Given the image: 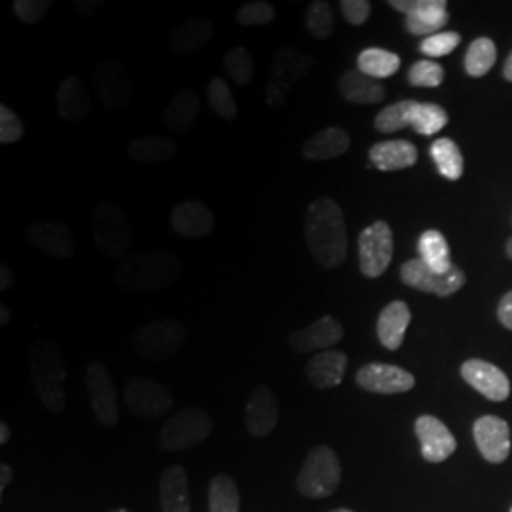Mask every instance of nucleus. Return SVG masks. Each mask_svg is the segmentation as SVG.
<instances>
[{
  "instance_id": "1",
  "label": "nucleus",
  "mask_w": 512,
  "mask_h": 512,
  "mask_svg": "<svg viewBox=\"0 0 512 512\" xmlns=\"http://www.w3.org/2000/svg\"><path fill=\"white\" fill-rule=\"evenodd\" d=\"M306 245L311 256L327 270L338 268L348 256V230L342 207L332 198L310 203L304 222Z\"/></svg>"
},
{
  "instance_id": "2",
  "label": "nucleus",
  "mask_w": 512,
  "mask_h": 512,
  "mask_svg": "<svg viewBox=\"0 0 512 512\" xmlns=\"http://www.w3.org/2000/svg\"><path fill=\"white\" fill-rule=\"evenodd\" d=\"M183 272L179 256L165 249H150L124 256L114 268L112 277L120 289L139 293L173 287L181 281Z\"/></svg>"
},
{
  "instance_id": "3",
  "label": "nucleus",
  "mask_w": 512,
  "mask_h": 512,
  "mask_svg": "<svg viewBox=\"0 0 512 512\" xmlns=\"http://www.w3.org/2000/svg\"><path fill=\"white\" fill-rule=\"evenodd\" d=\"M31 378L44 408L59 416L67 406V370L59 348L52 340H38L31 349Z\"/></svg>"
},
{
  "instance_id": "4",
  "label": "nucleus",
  "mask_w": 512,
  "mask_h": 512,
  "mask_svg": "<svg viewBox=\"0 0 512 512\" xmlns=\"http://www.w3.org/2000/svg\"><path fill=\"white\" fill-rule=\"evenodd\" d=\"M342 482V465L330 446H315L304 459L296 476L298 492L308 499H325L338 490Z\"/></svg>"
},
{
  "instance_id": "5",
  "label": "nucleus",
  "mask_w": 512,
  "mask_h": 512,
  "mask_svg": "<svg viewBox=\"0 0 512 512\" xmlns=\"http://www.w3.org/2000/svg\"><path fill=\"white\" fill-rule=\"evenodd\" d=\"M186 338L188 332L181 321L160 319L135 330L131 348L145 361H165L183 348Z\"/></svg>"
},
{
  "instance_id": "6",
  "label": "nucleus",
  "mask_w": 512,
  "mask_h": 512,
  "mask_svg": "<svg viewBox=\"0 0 512 512\" xmlns=\"http://www.w3.org/2000/svg\"><path fill=\"white\" fill-rule=\"evenodd\" d=\"M131 222L118 203L101 202L93 209V243L109 258H124L131 247Z\"/></svg>"
},
{
  "instance_id": "7",
  "label": "nucleus",
  "mask_w": 512,
  "mask_h": 512,
  "mask_svg": "<svg viewBox=\"0 0 512 512\" xmlns=\"http://www.w3.org/2000/svg\"><path fill=\"white\" fill-rule=\"evenodd\" d=\"M213 431L211 416L200 408H183L165 421L160 429V448L165 452H183L202 444Z\"/></svg>"
},
{
  "instance_id": "8",
  "label": "nucleus",
  "mask_w": 512,
  "mask_h": 512,
  "mask_svg": "<svg viewBox=\"0 0 512 512\" xmlns=\"http://www.w3.org/2000/svg\"><path fill=\"white\" fill-rule=\"evenodd\" d=\"M315 61L311 55L294 48H281L274 59V74L264 90L268 107H283L287 92L311 73Z\"/></svg>"
},
{
  "instance_id": "9",
  "label": "nucleus",
  "mask_w": 512,
  "mask_h": 512,
  "mask_svg": "<svg viewBox=\"0 0 512 512\" xmlns=\"http://www.w3.org/2000/svg\"><path fill=\"white\" fill-rule=\"evenodd\" d=\"M393 260V230L385 220H376L359 236V268L365 277L385 274Z\"/></svg>"
},
{
  "instance_id": "10",
  "label": "nucleus",
  "mask_w": 512,
  "mask_h": 512,
  "mask_svg": "<svg viewBox=\"0 0 512 512\" xmlns=\"http://www.w3.org/2000/svg\"><path fill=\"white\" fill-rule=\"evenodd\" d=\"M124 404L129 412L143 420H156L173 408L169 389L150 378H133L124 389Z\"/></svg>"
},
{
  "instance_id": "11",
  "label": "nucleus",
  "mask_w": 512,
  "mask_h": 512,
  "mask_svg": "<svg viewBox=\"0 0 512 512\" xmlns=\"http://www.w3.org/2000/svg\"><path fill=\"white\" fill-rule=\"evenodd\" d=\"M401 279L406 287H412L420 293L435 294L446 298L450 294L458 293L465 285V274L459 266H454L446 274L433 272L420 258H412L401 266Z\"/></svg>"
},
{
  "instance_id": "12",
  "label": "nucleus",
  "mask_w": 512,
  "mask_h": 512,
  "mask_svg": "<svg viewBox=\"0 0 512 512\" xmlns=\"http://www.w3.org/2000/svg\"><path fill=\"white\" fill-rule=\"evenodd\" d=\"M86 389L92 403L93 414L105 427H116L120 421L116 387L110 378L107 366L92 361L86 366Z\"/></svg>"
},
{
  "instance_id": "13",
  "label": "nucleus",
  "mask_w": 512,
  "mask_h": 512,
  "mask_svg": "<svg viewBox=\"0 0 512 512\" xmlns=\"http://www.w3.org/2000/svg\"><path fill=\"white\" fill-rule=\"evenodd\" d=\"M93 84L105 109L122 110L131 103L133 88L129 82L128 71L120 61H101L93 71Z\"/></svg>"
},
{
  "instance_id": "14",
  "label": "nucleus",
  "mask_w": 512,
  "mask_h": 512,
  "mask_svg": "<svg viewBox=\"0 0 512 512\" xmlns=\"http://www.w3.org/2000/svg\"><path fill=\"white\" fill-rule=\"evenodd\" d=\"M25 238L38 251L54 256L57 260H69L76 251V239L69 224L61 220L33 222L25 228Z\"/></svg>"
},
{
  "instance_id": "15",
  "label": "nucleus",
  "mask_w": 512,
  "mask_h": 512,
  "mask_svg": "<svg viewBox=\"0 0 512 512\" xmlns=\"http://www.w3.org/2000/svg\"><path fill=\"white\" fill-rule=\"evenodd\" d=\"M355 382L361 389L378 395L408 393L416 385L414 376L408 370L384 363H368L359 368V372L355 374Z\"/></svg>"
},
{
  "instance_id": "16",
  "label": "nucleus",
  "mask_w": 512,
  "mask_h": 512,
  "mask_svg": "<svg viewBox=\"0 0 512 512\" xmlns=\"http://www.w3.org/2000/svg\"><path fill=\"white\" fill-rule=\"evenodd\" d=\"M279 421V403L268 385L253 389L245 406V427L253 439H266Z\"/></svg>"
},
{
  "instance_id": "17",
  "label": "nucleus",
  "mask_w": 512,
  "mask_h": 512,
  "mask_svg": "<svg viewBox=\"0 0 512 512\" xmlns=\"http://www.w3.org/2000/svg\"><path fill=\"white\" fill-rule=\"evenodd\" d=\"M461 376L467 384L494 403H501L511 395V382L507 374L492 363L471 359L461 366Z\"/></svg>"
},
{
  "instance_id": "18",
  "label": "nucleus",
  "mask_w": 512,
  "mask_h": 512,
  "mask_svg": "<svg viewBox=\"0 0 512 512\" xmlns=\"http://www.w3.org/2000/svg\"><path fill=\"white\" fill-rule=\"evenodd\" d=\"M414 429L420 439L421 456L429 463L446 461L458 448L450 429L435 416H420Z\"/></svg>"
},
{
  "instance_id": "19",
  "label": "nucleus",
  "mask_w": 512,
  "mask_h": 512,
  "mask_svg": "<svg viewBox=\"0 0 512 512\" xmlns=\"http://www.w3.org/2000/svg\"><path fill=\"white\" fill-rule=\"evenodd\" d=\"M476 446L490 463H503L511 454V429L509 423L497 416H484L475 421Z\"/></svg>"
},
{
  "instance_id": "20",
  "label": "nucleus",
  "mask_w": 512,
  "mask_h": 512,
  "mask_svg": "<svg viewBox=\"0 0 512 512\" xmlns=\"http://www.w3.org/2000/svg\"><path fill=\"white\" fill-rule=\"evenodd\" d=\"M344 338V327L332 317L325 315L304 329L294 330L289 338V346L296 353L329 351Z\"/></svg>"
},
{
  "instance_id": "21",
  "label": "nucleus",
  "mask_w": 512,
  "mask_h": 512,
  "mask_svg": "<svg viewBox=\"0 0 512 512\" xmlns=\"http://www.w3.org/2000/svg\"><path fill=\"white\" fill-rule=\"evenodd\" d=\"M171 228L183 238L200 239L209 236L215 228L213 211L200 202H183L171 211Z\"/></svg>"
},
{
  "instance_id": "22",
  "label": "nucleus",
  "mask_w": 512,
  "mask_h": 512,
  "mask_svg": "<svg viewBox=\"0 0 512 512\" xmlns=\"http://www.w3.org/2000/svg\"><path fill=\"white\" fill-rule=\"evenodd\" d=\"M348 368V355L336 349L315 353L306 363V378L315 389H332L342 384Z\"/></svg>"
},
{
  "instance_id": "23",
  "label": "nucleus",
  "mask_w": 512,
  "mask_h": 512,
  "mask_svg": "<svg viewBox=\"0 0 512 512\" xmlns=\"http://www.w3.org/2000/svg\"><path fill=\"white\" fill-rule=\"evenodd\" d=\"M55 107L63 120L67 122H82L92 112V99L84 82L78 76H67L57 92H55Z\"/></svg>"
},
{
  "instance_id": "24",
  "label": "nucleus",
  "mask_w": 512,
  "mask_h": 512,
  "mask_svg": "<svg viewBox=\"0 0 512 512\" xmlns=\"http://www.w3.org/2000/svg\"><path fill=\"white\" fill-rule=\"evenodd\" d=\"M215 35V27L209 19H186L169 35V50L173 54L188 55L202 50Z\"/></svg>"
},
{
  "instance_id": "25",
  "label": "nucleus",
  "mask_w": 512,
  "mask_h": 512,
  "mask_svg": "<svg viewBox=\"0 0 512 512\" xmlns=\"http://www.w3.org/2000/svg\"><path fill=\"white\" fill-rule=\"evenodd\" d=\"M200 114V97L194 90H179L162 110V122L175 133H186L194 128Z\"/></svg>"
},
{
  "instance_id": "26",
  "label": "nucleus",
  "mask_w": 512,
  "mask_h": 512,
  "mask_svg": "<svg viewBox=\"0 0 512 512\" xmlns=\"http://www.w3.org/2000/svg\"><path fill=\"white\" fill-rule=\"evenodd\" d=\"M410 321H412V313L406 302L395 300L387 304L380 313L378 325H376V332L382 346L389 351L401 348Z\"/></svg>"
},
{
  "instance_id": "27",
  "label": "nucleus",
  "mask_w": 512,
  "mask_h": 512,
  "mask_svg": "<svg viewBox=\"0 0 512 512\" xmlns=\"http://www.w3.org/2000/svg\"><path fill=\"white\" fill-rule=\"evenodd\" d=\"M351 139L348 131L342 128L321 129L310 137L304 147H302V156L310 162H325V160H334L344 156L349 150Z\"/></svg>"
},
{
  "instance_id": "28",
  "label": "nucleus",
  "mask_w": 512,
  "mask_h": 512,
  "mask_svg": "<svg viewBox=\"0 0 512 512\" xmlns=\"http://www.w3.org/2000/svg\"><path fill=\"white\" fill-rule=\"evenodd\" d=\"M162 512H190V488L183 465H171L160 476Z\"/></svg>"
},
{
  "instance_id": "29",
  "label": "nucleus",
  "mask_w": 512,
  "mask_h": 512,
  "mask_svg": "<svg viewBox=\"0 0 512 512\" xmlns=\"http://www.w3.org/2000/svg\"><path fill=\"white\" fill-rule=\"evenodd\" d=\"M368 158L380 171H401L418 162V148L410 141H382L368 150Z\"/></svg>"
},
{
  "instance_id": "30",
  "label": "nucleus",
  "mask_w": 512,
  "mask_h": 512,
  "mask_svg": "<svg viewBox=\"0 0 512 512\" xmlns=\"http://www.w3.org/2000/svg\"><path fill=\"white\" fill-rule=\"evenodd\" d=\"M338 90L342 97L353 105H376L385 99L384 84L357 71H348L338 80Z\"/></svg>"
},
{
  "instance_id": "31",
  "label": "nucleus",
  "mask_w": 512,
  "mask_h": 512,
  "mask_svg": "<svg viewBox=\"0 0 512 512\" xmlns=\"http://www.w3.org/2000/svg\"><path fill=\"white\" fill-rule=\"evenodd\" d=\"M179 154L175 141L164 135H145L131 141L128 148L129 160L137 164H165Z\"/></svg>"
},
{
  "instance_id": "32",
  "label": "nucleus",
  "mask_w": 512,
  "mask_h": 512,
  "mask_svg": "<svg viewBox=\"0 0 512 512\" xmlns=\"http://www.w3.org/2000/svg\"><path fill=\"white\" fill-rule=\"evenodd\" d=\"M418 251H420L421 262H425L437 274H446L454 268L448 241L440 234L439 230L423 232L418 241Z\"/></svg>"
},
{
  "instance_id": "33",
  "label": "nucleus",
  "mask_w": 512,
  "mask_h": 512,
  "mask_svg": "<svg viewBox=\"0 0 512 512\" xmlns=\"http://www.w3.org/2000/svg\"><path fill=\"white\" fill-rule=\"evenodd\" d=\"M448 2L446 0H437L435 6L431 8H425L418 14H412V16H406L404 21V27L410 35L414 37H433L440 33V29L448 23L450 14H448Z\"/></svg>"
},
{
  "instance_id": "34",
  "label": "nucleus",
  "mask_w": 512,
  "mask_h": 512,
  "mask_svg": "<svg viewBox=\"0 0 512 512\" xmlns=\"http://www.w3.org/2000/svg\"><path fill=\"white\" fill-rule=\"evenodd\" d=\"M357 67L374 80H384L401 69V57L384 48H366L357 57Z\"/></svg>"
},
{
  "instance_id": "35",
  "label": "nucleus",
  "mask_w": 512,
  "mask_h": 512,
  "mask_svg": "<svg viewBox=\"0 0 512 512\" xmlns=\"http://www.w3.org/2000/svg\"><path fill=\"white\" fill-rule=\"evenodd\" d=\"M239 490L232 476L217 475L209 482V512H239Z\"/></svg>"
},
{
  "instance_id": "36",
  "label": "nucleus",
  "mask_w": 512,
  "mask_h": 512,
  "mask_svg": "<svg viewBox=\"0 0 512 512\" xmlns=\"http://www.w3.org/2000/svg\"><path fill=\"white\" fill-rule=\"evenodd\" d=\"M431 158L435 160L440 175L448 181H458L463 175V156L452 139H437L431 145Z\"/></svg>"
},
{
  "instance_id": "37",
  "label": "nucleus",
  "mask_w": 512,
  "mask_h": 512,
  "mask_svg": "<svg viewBox=\"0 0 512 512\" xmlns=\"http://www.w3.org/2000/svg\"><path fill=\"white\" fill-rule=\"evenodd\" d=\"M497 59L495 44L490 38L480 37L471 42L465 55V71L473 78H480L490 73Z\"/></svg>"
},
{
  "instance_id": "38",
  "label": "nucleus",
  "mask_w": 512,
  "mask_h": 512,
  "mask_svg": "<svg viewBox=\"0 0 512 512\" xmlns=\"http://www.w3.org/2000/svg\"><path fill=\"white\" fill-rule=\"evenodd\" d=\"M224 71L228 74V78L238 84V86H247L253 82L255 78V61L253 55L243 48V46H236L232 50H228L222 59Z\"/></svg>"
},
{
  "instance_id": "39",
  "label": "nucleus",
  "mask_w": 512,
  "mask_h": 512,
  "mask_svg": "<svg viewBox=\"0 0 512 512\" xmlns=\"http://www.w3.org/2000/svg\"><path fill=\"white\" fill-rule=\"evenodd\" d=\"M448 124V114L440 105L435 103H418L412 110V122L410 128L414 129L420 135H435L440 129L446 128Z\"/></svg>"
},
{
  "instance_id": "40",
  "label": "nucleus",
  "mask_w": 512,
  "mask_h": 512,
  "mask_svg": "<svg viewBox=\"0 0 512 512\" xmlns=\"http://www.w3.org/2000/svg\"><path fill=\"white\" fill-rule=\"evenodd\" d=\"M414 105H416L414 99H404V101L385 107L378 112V116L374 120V128L378 129L380 133H395V131H401L406 126H410Z\"/></svg>"
},
{
  "instance_id": "41",
  "label": "nucleus",
  "mask_w": 512,
  "mask_h": 512,
  "mask_svg": "<svg viewBox=\"0 0 512 512\" xmlns=\"http://www.w3.org/2000/svg\"><path fill=\"white\" fill-rule=\"evenodd\" d=\"M334 12L332 6L325 0H315L308 6L306 12V29L310 31V35L317 40H325L334 33Z\"/></svg>"
},
{
  "instance_id": "42",
  "label": "nucleus",
  "mask_w": 512,
  "mask_h": 512,
  "mask_svg": "<svg viewBox=\"0 0 512 512\" xmlns=\"http://www.w3.org/2000/svg\"><path fill=\"white\" fill-rule=\"evenodd\" d=\"M207 97L213 110L219 114L222 120L234 122L238 118V105L230 92V86L222 78H213L207 86Z\"/></svg>"
},
{
  "instance_id": "43",
  "label": "nucleus",
  "mask_w": 512,
  "mask_h": 512,
  "mask_svg": "<svg viewBox=\"0 0 512 512\" xmlns=\"http://www.w3.org/2000/svg\"><path fill=\"white\" fill-rule=\"evenodd\" d=\"M444 80V69L437 61L421 59L408 71V82L416 88H439Z\"/></svg>"
},
{
  "instance_id": "44",
  "label": "nucleus",
  "mask_w": 512,
  "mask_h": 512,
  "mask_svg": "<svg viewBox=\"0 0 512 512\" xmlns=\"http://www.w3.org/2000/svg\"><path fill=\"white\" fill-rule=\"evenodd\" d=\"M275 19L274 4L266 0H253L247 2L236 12V21L243 27H258V25H268Z\"/></svg>"
},
{
  "instance_id": "45",
  "label": "nucleus",
  "mask_w": 512,
  "mask_h": 512,
  "mask_svg": "<svg viewBox=\"0 0 512 512\" xmlns=\"http://www.w3.org/2000/svg\"><path fill=\"white\" fill-rule=\"evenodd\" d=\"M461 42L458 33L450 31V33H437L433 37L423 38L420 44L421 54L427 57H444V55L452 54Z\"/></svg>"
},
{
  "instance_id": "46",
  "label": "nucleus",
  "mask_w": 512,
  "mask_h": 512,
  "mask_svg": "<svg viewBox=\"0 0 512 512\" xmlns=\"http://www.w3.org/2000/svg\"><path fill=\"white\" fill-rule=\"evenodd\" d=\"M23 135H25V128L18 114L8 105H0V143L2 145L18 143Z\"/></svg>"
},
{
  "instance_id": "47",
  "label": "nucleus",
  "mask_w": 512,
  "mask_h": 512,
  "mask_svg": "<svg viewBox=\"0 0 512 512\" xmlns=\"http://www.w3.org/2000/svg\"><path fill=\"white\" fill-rule=\"evenodd\" d=\"M50 8H52V0H16L14 2V14L25 25H35L38 21H42L50 12Z\"/></svg>"
},
{
  "instance_id": "48",
  "label": "nucleus",
  "mask_w": 512,
  "mask_h": 512,
  "mask_svg": "<svg viewBox=\"0 0 512 512\" xmlns=\"http://www.w3.org/2000/svg\"><path fill=\"white\" fill-rule=\"evenodd\" d=\"M340 8L346 21L353 27L365 25L372 14V4L368 0H342Z\"/></svg>"
},
{
  "instance_id": "49",
  "label": "nucleus",
  "mask_w": 512,
  "mask_h": 512,
  "mask_svg": "<svg viewBox=\"0 0 512 512\" xmlns=\"http://www.w3.org/2000/svg\"><path fill=\"white\" fill-rule=\"evenodd\" d=\"M73 8L76 14L90 18L103 10V2L101 0H74Z\"/></svg>"
},
{
  "instance_id": "50",
  "label": "nucleus",
  "mask_w": 512,
  "mask_h": 512,
  "mask_svg": "<svg viewBox=\"0 0 512 512\" xmlns=\"http://www.w3.org/2000/svg\"><path fill=\"white\" fill-rule=\"evenodd\" d=\"M497 317L505 329L512 330V291L501 298L499 308H497Z\"/></svg>"
},
{
  "instance_id": "51",
  "label": "nucleus",
  "mask_w": 512,
  "mask_h": 512,
  "mask_svg": "<svg viewBox=\"0 0 512 512\" xmlns=\"http://www.w3.org/2000/svg\"><path fill=\"white\" fill-rule=\"evenodd\" d=\"M14 283H16V274H14L12 266L2 264V266H0V291H2V293L10 291V289L14 287Z\"/></svg>"
},
{
  "instance_id": "52",
  "label": "nucleus",
  "mask_w": 512,
  "mask_h": 512,
  "mask_svg": "<svg viewBox=\"0 0 512 512\" xmlns=\"http://www.w3.org/2000/svg\"><path fill=\"white\" fill-rule=\"evenodd\" d=\"M12 476H14V469H12V465L2 463V465H0V494H4L6 486L12 482Z\"/></svg>"
},
{
  "instance_id": "53",
  "label": "nucleus",
  "mask_w": 512,
  "mask_h": 512,
  "mask_svg": "<svg viewBox=\"0 0 512 512\" xmlns=\"http://www.w3.org/2000/svg\"><path fill=\"white\" fill-rule=\"evenodd\" d=\"M10 319H12V313L2 304V306H0V325L6 327V325L10 323Z\"/></svg>"
},
{
  "instance_id": "54",
  "label": "nucleus",
  "mask_w": 512,
  "mask_h": 512,
  "mask_svg": "<svg viewBox=\"0 0 512 512\" xmlns=\"http://www.w3.org/2000/svg\"><path fill=\"white\" fill-rule=\"evenodd\" d=\"M10 440V427L6 423H0V444L4 446Z\"/></svg>"
},
{
  "instance_id": "55",
  "label": "nucleus",
  "mask_w": 512,
  "mask_h": 512,
  "mask_svg": "<svg viewBox=\"0 0 512 512\" xmlns=\"http://www.w3.org/2000/svg\"><path fill=\"white\" fill-rule=\"evenodd\" d=\"M503 76H505V80L512 82V52L511 55L507 57V61H505V67H503Z\"/></svg>"
},
{
  "instance_id": "56",
  "label": "nucleus",
  "mask_w": 512,
  "mask_h": 512,
  "mask_svg": "<svg viewBox=\"0 0 512 512\" xmlns=\"http://www.w3.org/2000/svg\"><path fill=\"white\" fill-rule=\"evenodd\" d=\"M507 256L512 260V238L507 241Z\"/></svg>"
},
{
  "instance_id": "57",
  "label": "nucleus",
  "mask_w": 512,
  "mask_h": 512,
  "mask_svg": "<svg viewBox=\"0 0 512 512\" xmlns=\"http://www.w3.org/2000/svg\"><path fill=\"white\" fill-rule=\"evenodd\" d=\"M109 512H131V511H128V509H112V511H109Z\"/></svg>"
},
{
  "instance_id": "58",
  "label": "nucleus",
  "mask_w": 512,
  "mask_h": 512,
  "mask_svg": "<svg viewBox=\"0 0 512 512\" xmlns=\"http://www.w3.org/2000/svg\"><path fill=\"white\" fill-rule=\"evenodd\" d=\"M332 512H353V511H349V509H336V511H332Z\"/></svg>"
},
{
  "instance_id": "59",
  "label": "nucleus",
  "mask_w": 512,
  "mask_h": 512,
  "mask_svg": "<svg viewBox=\"0 0 512 512\" xmlns=\"http://www.w3.org/2000/svg\"><path fill=\"white\" fill-rule=\"evenodd\" d=\"M511 512H512V509H511Z\"/></svg>"
}]
</instances>
